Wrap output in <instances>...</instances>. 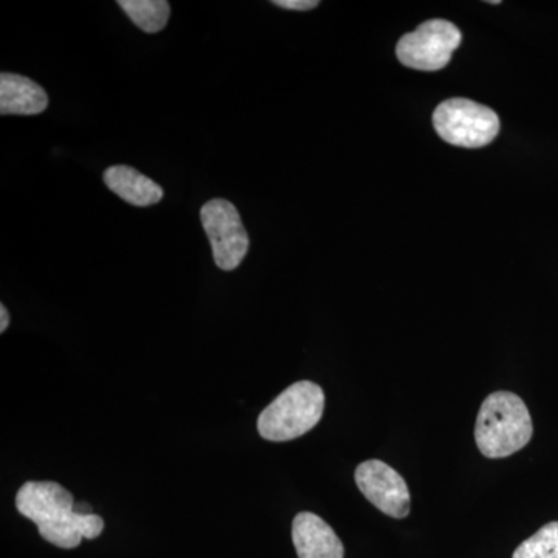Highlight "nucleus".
<instances>
[{"label":"nucleus","mask_w":558,"mask_h":558,"mask_svg":"<svg viewBox=\"0 0 558 558\" xmlns=\"http://www.w3.org/2000/svg\"><path fill=\"white\" fill-rule=\"evenodd\" d=\"M68 488L53 481H28L16 495V509L39 529L40 537L62 549H73L81 539L100 537L101 517L80 515Z\"/></svg>","instance_id":"f257e3e1"},{"label":"nucleus","mask_w":558,"mask_h":558,"mask_svg":"<svg viewBox=\"0 0 558 558\" xmlns=\"http://www.w3.org/2000/svg\"><path fill=\"white\" fill-rule=\"evenodd\" d=\"M534 435L526 403L515 392H492L481 405L475 440L486 458L499 459L524 449Z\"/></svg>","instance_id":"f03ea898"},{"label":"nucleus","mask_w":558,"mask_h":558,"mask_svg":"<svg viewBox=\"0 0 558 558\" xmlns=\"http://www.w3.org/2000/svg\"><path fill=\"white\" fill-rule=\"evenodd\" d=\"M325 402L323 388L314 381L290 385L259 414L260 438L286 442L306 435L322 421Z\"/></svg>","instance_id":"7ed1b4c3"},{"label":"nucleus","mask_w":558,"mask_h":558,"mask_svg":"<svg viewBox=\"0 0 558 558\" xmlns=\"http://www.w3.org/2000/svg\"><path fill=\"white\" fill-rule=\"evenodd\" d=\"M433 124L444 142L461 148H483L499 132L497 112L468 98L440 102L433 113Z\"/></svg>","instance_id":"20e7f679"},{"label":"nucleus","mask_w":558,"mask_h":558,"mask_svg":"<svg viewBox=\"0 0 558 558\" xmlns=\"http://www.w3.org/2000/svg\"><path fill=\"white\" fill-rule=\"evenodd\" d=\"M461 40V32L451 22L429 20L400 38L396 54L405 68L436 72L449 64Z\"/></svg>","instance_id":"39448f33"},{"label":"nucleus","mask_w":558,"mask_h":558,"mask_svg":"<svg viewBox=\"0 0 558 558\" xmlns=\"http://www.w3.org/2000/svg\"><path fill=\"white\" fill-rule=\"evenodd\" d=\"M202 226L220 270L238 269L247 255L250 240L240 211L229 201L213 199L201 209Z\"/></svg>","instance_id":"423d86ee"},{"label":"nucleus","mask_w":558,"mask_h":558,"mask_svg":"<svg viewBox=\"0 0 558 558\" xmlns=\"http://www.w3.org/2000/svg\"><path fill=\"white\" fill-rule=\"evenodd\" d=\"M355 483L363 497L385 515L400 520L409 517L411 497L409 486L399 472L387 462L369 459L355 470Z\"/></svg>","instance_id":"0eeeda50"},{"label":"nucleus","mask_w":558,"mask_h":558,"mask_svg":"<svg viewBox=\"0 0 558 558\" xmlns=\"http://www.w3.org/2000/svg\"><path fill=\"white\" fill-rule=\"evenodd\" d=\"M292 539L299 558H344L339 535L315 513L300 512L293 519Z\"/></svg>","instance_id":"6e6552de"},{"label":"nucleus","mask_w":558,"mask_h":558,"mask_svg":"<svg viewBox=\"0 0 558 558\" xmlns=\"http://www.w3.org/2000/svg\"><path fill=\"white\" fill-rule=\"evenodd\" d=\"M49 106L47 92L36 81L17 73L0 75V113L2 116H38Z\"/></svg>","instance_id":"1a4fd4ad"},{"label":"nucleus","mask_w":558,"mask_h":558,"mask_svg":"<svg viewBox=\"0 0 558 558\" xmlns=\"http://www.w3.org/2000/svg\"><path fill=\"white\" fill-rule=\"evenodd\" d=\"M102 179L113 194L134 207H150L163 199L159 183L126 165L108 168Z\"/></svg>","instance_id":"9d476101"},{"label":"nucleus","mask_w":558,"mask_h":558,"mask_svg":"<svg viewBox=\"0 0 558 558\" xmlns=\"http://www.w3.org/2000/svg\"><path fill=\"white\" fill-rule=\"evenodd\" d=\"M119 5L140 31L159 33L170 21V3L167 0H120Z\"/></svg>","instance_id":"9b49d317"},{"label":"nucleus","mask_w":558,"mask_h":558,"mask_svg":"<svg viewBox=\"0 0 558 558\" xmlns=\"http://www.w3.org/2000/svg\"><path fill=\"white\" fill-rule=\"evenodd\" d=\"M512 558H558V521L546 524L524 539Z\"/></svg>","instance_id":"f8f14e48"},{"label":"nucleus","mask_w":558,"mask_h":558,"mask_svg":"<svg viewBox=\"0 0 558 558\" xmlns=\"http://www.w3.org/2000/svg\"><path fill=\"white\" fill-rule=\"evenodd\" d=\"M274 5L284 10L307 11L317 9L318 0H275Z\"/></svg>","instance_id":"ddd939ff"},{"label":"nucleus","mask_w":558,"mask_h":558,"mask_svg":"<svg viewBox=\"0 0 558 558\" xmlns=\"http://www.w3.org/2000/svg\"><path fill=\"white\" fill-rule=\"evenodd\" d=\"M10 325V314L9 311H7V307L0 306V332H5L7 328H9Z\"/></svg>","instance_id":"4468645a"},{"label":"nucleus","mask_w":558,"mask_h":558,"mask_svg":"<svg viewBox=\"0 0 558 558\" xmlns=\"http://www.w3.org/2000/svg\"><path fill=\"white\" fill-rule=\"evenodd\" d=\"M73 510L80 513V515H90V513H94V510H92L90 505H87V502H75Z\"/></svg>","instance_id":"2eb2a0df"}]
</instances>
